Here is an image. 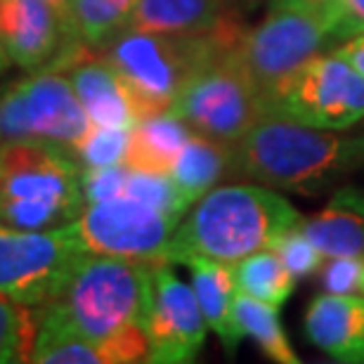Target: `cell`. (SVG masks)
I'll use <instances>...</instances> for the list:
<instances>
[{
	"mask_svg": "<svg viewBox=\"0 0 364 364\" xmlns=\"http://www.w3.org/2000/svg\"><path fill=\"white\" fill-rule=\"evenodd\" d=\"M301 223L303 215L270 187H213L173 232L168 265L194 256L235 265L251 253L272 249L277 239Z\"/></svg>",
	"mask_w": 364,
	"mask_h": 364,
	"instance_id": "cell-1",
	"label": "cell"
},
{
	"mask_svg": "<svg viewBox=\"0 0 364 364\" xmlns=\"http://www.w3.org/2000/svg\"><path fill=\"white\" fill-rule=\"evenodd\" d=\"M237 171L277 189L319 194L364 166V137L263 116L235 144Z\"/></svg>",
	"mask_w": 364,
	"mask_h": 364,
	"instance_id": "cell-2",
	"label": "cell"
},
{
	"mask_svg": "<svg viewBox=\"0 0 364 364\" xmlns=\"http://www.w3.org/2000/svg\"><path fill=\"white\" fill-rule=\"evenodd\" d=\"M151 267L88 253L62 294L43 308L36 341H105L128 326H144L151 301Z\"/></svg>",
	"mask_w": 364,
	"mask_h": 364,
	"instance_id": "cell-3",
	"label": "cell"
},
{
	"mask_svg": "<svg viewBox=\"0 0 364 364\" xmlns=\"http://www.w3.org/2000/svg\"><path fill=\"white\" fill-rule=\"evenodd\" d=\"M235 21L206 36H166L123 28L109 38L105 57L121 76L137 121L171 112L187 78L218 50L242 41Z\"/></svg>",
	"mask_w": 364,
	"mask_h": 364,
	"instance_id": "cell-4",
	"label": "cell"
},
{
	"mask_svg": "<svg viewBox=\"0 0 364 364\" xmlns=\"http://www.w3.org/2000/svg\"><path fill=\"white\" fill-rule=\"evenodd\" d=\"M83 168L74 154L50 144H0V223L50 230L74 223L83 210Z\"/></svg>",
	"mask_w": 364,
	"mask_h": 364,
	"instance_id": "cell-5",
	"label": "cell"
},
{
	"mask_svg": "<svg viewBox=\"0 0 364 364\" xmlns=\"http://www.w3.org/2000/svg\"><path fill=\"white\" fill-rule=\"evenodd\" d=\"M171 112L192 133L232 147L267 116L265 102L239 57V43L218 50L187 78Z\"/></svg>",
	"mask_w": 364,
	"mask_h": 364,
	"instance_id": "cell-6",
	"label": "cell"
},
{
	"mask_svg": "<svg viewBox=\"0 0 364 364\" xmlns=\"http://www.w3.org/2000/svg\"><path fill=\"white\" fill-rule=\"evenodd\" d=\"M85 256L74 223L50 230L0 223V296L43 310L62 294Z\"/></svg>",
	"mask_w": 364,
	"mask_h": 364,
	"instance_id": "cell-7",
	"label": "cell"
},
{
	"mask_svg": "<svg viewBox=\"0 0 364 364\" xmlns=\"http://www.w3.org/2000/svg\"><path fill=\"white\" fill-rule=\"evenodd\" d=\"M92 121L62 71L43 69L0 97V144L36 142L74 154Z\"/></svg>",
	"mask_w": 364,
	"mask_h": 364,
	"instance_id": "cell-8",
	"label": "cell"
},
{
	"mask_svg": "<svg viewBox=\"0 0 364 364\" xmlns=\"http://www.w3.org/2000/svg\"><path fill=\"white\" fill-rule=\"evenodd\" d=\"M265 112L322 130H346L364 119V76L338 53L305 62L277 90Z\"/></svg>",
	"mask_w": 364,
	"mask_h": 364,
	"instance_id": "cell-9",
	"label": "cell"
},
{
	"mask_svg": "<svg viewBox=\"0 0 364 364\" xmlns=\"http://www.w3.org/2000/svg\"><path fill=\"white\" fill-rule=\"evenodd\" d=\"M329 43L333 41L326 12L272 7V12L239 41V57L267 107L272 95Z\"/></svg>",
	"mask_w": 364,
	"mask_h": 364,
	"instance_id": "cell-10",
	"label": "cell"
},
{
	"mask_svg": "<svg viewBox=\"0 0 364 364\" xmlns=\"http://www.w3.org/2000/svg\"><path fill=\"white\" fill-rule=\"evenodd\" d=\"M180 218L130 196L88 203L74 220L88 253L116 256L144 265L168 263L171 239Z\"/></svg>",
	"mask_w": 364,
	"mask_h": 364,
	"instance_id": "cell-11",
	"label": "cell"
},
{
	"mask_svg": "<svg viewBox=\"0 0 364 364\" xmlns=\"http://www.w3.org/2000/svg\"><path fill=\"white\" fill-rule=\"evenodd\" d=\"M206 326L194 289L171 272L168 263L151 267V301L144 317L149 338L147 362H192L206 341Z\"/></svg>",
	"mask_w": 364,
	"mask_h": 364,
	"instance_id": "cell-12",
	"label": "cell"
},
{
	"mask_svg": "<svg viewBox=\"0 0 364 364\" xmlns=\"http://www.w3.org/2000/svg\"><path fill=\"white\" fill-rule=\"evenodd\" d=\"M48 69L62 71L69 78L92 126L128 130L137 126V116L130 105L126 85L105 55H95L76 38H71L53 57V64Z\"/></svg>",
	"mask_w": 364,
	"mask_h": 364,
	"instance_id": "cell-13",
	"label": "cell"
},
{
	"mask_svg": "<svg viewBox=\"0 0 364 364\" xmlns=\"http://www.w3.org/2000/svg\"><path fill=\"white\" fill-rule=\"evenodd\" d=\"M76 28L46 0H0V48L21 69H38L76 38Z\"/></svg>",
	"mask_w": 364,
	"mask_h": 364,
	"instance_id": "cell-14",
	"label": "cell"
},
{
	"mask_svg": "<svg viewBox=\"0 0 364 364\" xmlns=\"http://www.w3.org/2000/svg\"><path fill=\"white\" fill-rule=\"evenodd\" d=\"M305 336L331 360L364 364V296L319 294L305 310Z\"/></svg>",
	"mask_w": 364,
	"mask_h": 364,
	"instance_id": "cell-15",
	"label": "cell"
},
{
	"mask_svg": "<svg viewBox=\"0 0 364 364\" xmlns=\"http://www.w3.org/2000/svg\"><path fill=\"white\" fill-rule=\"evenodd\" d=\"M301 232L324 258H364V192L343 187L324 210L303 218Z\"/></svg>",
	"mask_w": 364,
	"mask_h": 364,
	"instance_id": "cell-16",
	"label": "cell"
},
{
	"mask_svg": "<svg viewBox=\"0 0 364 364\" xmlns=\"http://www.w3.org/2000/svg\"><path fill=\"white\" fill-rule=\"evenodd\" d=\"M185 265H189V270H192V289L203 312V319L218 333L225 350L235 355L239 350V343L246 338L235 319V270L228 263H218V260L199 256L187 258Z\"/></svg>",
	"mask_w": 364,
	"mask_h": 364,
	"instance_id": "cell-17",
	"label": "cell"
},
{
	"mask_svg": "<svg viewBox=\"0 0 364 364\" xmlns=\"http://www.w3.org/2000/svg\"><path fill=\"white\" fill-rule=\"evenodd\" d=\"M230 17L223 0H140L126 28L166 36H206Z\"/></svg>",
	"mask_w": 364,
	"mask_h": 364,
	"instance_id": "cell-18",
	"label": "cell"
},
{
	"mask_svg": "<svg viewBox=\"0 0 364 364\" xmlns=\"http://www.w3.org/2000/svg\"><path fill=\"white\" fill-rule=\"evenodd\" d=\"M192 137V128L173 112L137 121L130 130V142L123 166L147 173H171L180 149Z\"/></svg>",
	"mask_w": 364,
	"mask_h": 364,
	"instance_id": "cell-19",
	"label": "cell"
},
{
	"mask_svg": "<svg viewBox=\"0 0 364 364\" xmlns=\"http://www.w3.org/2000/svg\"><path fill=\"white\" fill-rule=\"evenodd\" d=\"M232 166H237V151L232 149V144L192 133L173 161L171 178L185 201L192 206L223 180Z\"/></svg>",
	"mask_w": 364,
	"mask_h": 364,
	"instance_id": "cell-20",
	"label": "cell"
},
{
	"mask_svg": "<svg viewBox=\"0 0 364 364\" xmlns=\"http://www.w3.org/2000/svg\"><path fill=\"white\" fill-rule=\"evenodd\" d=\"M237 291L282 308L296 289V277L274 249L256 251L232 265Z\"/></svg>",
	"mask_w": 364,
	"mask_h": 364,
	"instance_id": "cell-21",
	"label": "cell"
},
{
	"mask_svg": "<svg viewBox=\"0 0 364 364\" xmlns=\"http://www.w3.org/2000/svg\"><path fill=\"white\" fill-rule=\"evenodd\" d=\"M235 319L244 336H251L272 362L279 364H298V355L291 348L287 333L279 322V308L253 296L237 291L235 296Z\"/></svg>",
	"mask_w": 364,
	"mask_h": 364,
	"instance_id": "cell-22",
	"label": "cell"
},
{
	"mask_svg": "<svg viewBox=\"0 0 364 364\" xmlns=\"http://www.w3.org/2000/svg\"><path fill=\"white\" fill-rule=\"evenodd\" d=\"M140 0H71L78 38L100 46L128 26Z\"/></svg>",
	"mask_w": 364,
	"mask_h": 364,
	"instance_id": "cell-23",
	"label": "cell"
},
{
	"mask_svg": "<svg viewBox=\"0 0 364 364\" xmlns=\"http://www.w3.org/2000/svg\"><path fill=\"white\" fill-rule=\"evenodd\" d=\"M41 315H36L31 305L0 296V364L31 362Z\"/></svg>",
	"mask_w": 364,
	"mask_h": 364,
	"instance_id": "cell-24",
	"label": "cell"
},
{
	"mask_svg": "<svg viewBox=\"0 0 364 364\" xmlns=\"http://www.w3.org/2000/svg\"><path fill=\"white\" fill-rule=\"evenodd\" d=\"M126 196L142 203H149V206L176 218H182V213L189 208L185 196L180 194L178 185L173 182L171 173H147V171L128 168Z\"/></svg>",
	"mask_w": 364,
	"mask_h": 364,
	"instance_id": "cell-25",
	"label": "cell"
},
{
	"mask_svg": "<svg viewBox=\"0 0 364 364\" xmlns=\"http://www.w3.org/2000/svg\"><path fill=\"white\" fill-rule=\"evenodd\" d=\"M130 142L128 128H105L92 126L90 133L83 137L74 151V159L81 168H105V166H119L126 159Z\"/></svg>",
	"mask_w": 364,
	"mask_h": 364,
	"instance_id": "cell-26",
	"label": "cell"
},
{
	"mask_svg": "<svg viewBox=\"0 0 364 364\" xmlns=\"http://www.w3.org/2000/svg\"><path fill=\"white\" fill-rule=\"evenodd\" d=\"M272 249L279 253L284 265L289 267L291 274H294L296 279H303V277H310V274L322 270L324 256L319 253L317 246L303 235L301 228H296V230L287 232V235H282L272 244Z\"/></svg>",
	"mask_w": 364,
	"mask_h": 364,
	"instance_id": "cell-27",
	"label": "cell"
},
{
	"mask_svg": "<svg viewBox=\"0 0 364 364\" xmlns=\"http://www.w3.org/2000/svg\"><path fill=\"white\" fill-rule=\"evenodd\" d=\"M128 166H105V168H83V196L85 203L112 201L126 196Z\"/></svg>",
	"mask_w": 364,
	"mask_h": 364,
	"instance_id": "cell-28",
	"label": "cell"
},
{
	"mask_svg": "<svg viewBox=\"0 0 364 364\" xmlns=\"http://www.w3.org/2000/svg\"><path fill=\"white\" fill-rule=\"evenodd\" d=\"M319 282L326 294H364V258H329Z\"/></svg>",
	"mask_w": 364,
	"mask_h": 364,
	"instance_id": "cell-29",
	"label": "cell"
},
{
	"mask_svg": "<svg viewBox=\"0 0 364 364\" xmlns=\"http://www.w3.org/2000/svg\"><path fill=\"white\" fill-rule=\"evenodd\" d=\"M331 41L343 43L350 36L364 31V0H336L329 7Z\"/></svg>",
	"mask_w": 364,
	"mask_h": 364,
	"instance_id": "cell-30",
	"label": "cell"
},
{
	"mask_svg": "<svg viewBox=\"0 0 364 364\" xmlns=\"http://www.w3.org/2000/svg\"><path fill=\"white\" fill-rule=\"evenodd\" d=\"M336 53L341 57H346V60L364 76V31L350 36V38H346L343 43H341V48L336 50Z\"/></svg>",
	"mask_w": 364,
	"mask_h": 364,
	"instance_id": "cell-31",
	"label": "cell"
},
{
	"mask_svg": "<svg viewBox=\"0 0 364 364\" xmlns=\"http://www.w3.org/2000/svg\"><path fill=\"white\" fill-rule=\"evenodd\" d=\"M336 0H272V7H298V10H319L329 12Z\"/></svg>",
	"mask_w": 364,
	"mask_h": 364,
	"instance_id": "cell-32",
	"label": "cell"
},
{
	"mask_svg": "<svg viewBox=\"0 0 364 364\" xmlns=\"http://www.w3.org/2000/svg\"><path fill=\"white\" fill-rule=\"evenodd\" d=\"M46 3H50V5H53L55 10L60 12L62 17L69 21L71 26H74V17H71V0H46ZM74 28H76V26H74ZM76 33H78V31H76Z\"/></svg>",
	"mask_w": 364,
	"mask_h": 364,
	"instance_id": "cell-33",
	"label": "cell"
},
{
	"mask_svg": "<svg viewBox=\"0 0 364 364\" xmlns=\"http://www.w3.org/2000/svg\"><path fill=\"white\" fill-rule=\"evenodd\" d=\"M5 62H7V55H5V50L0 48V71H3V67H5Z\"/></svg>",
	"mask_w": 364,
	"mask_h": 364,
	"instance_id": "cell-34",
	"label": "cell"
}]
</instances>
